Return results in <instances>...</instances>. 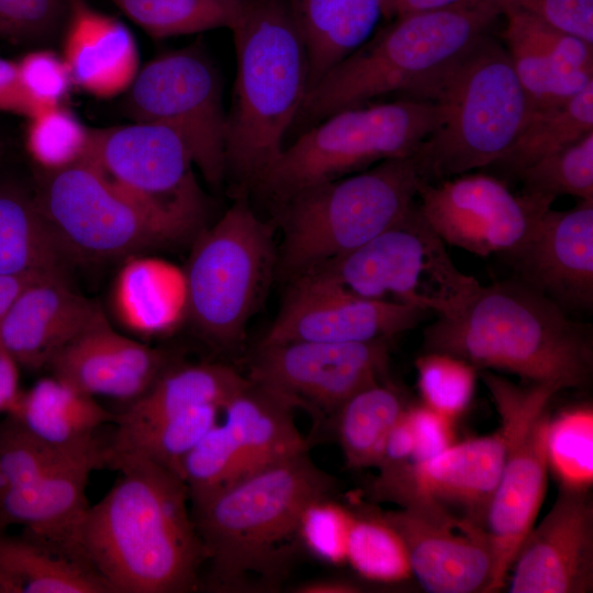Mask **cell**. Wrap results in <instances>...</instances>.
Returning a JSON list of instances; mask_svg holds the SVG:
<instances>
[{
	"mask_svg": "<svg viewBox=\"0 0 593 593\" xmlns=\"http://www.w3.org/2000/svg\"><path fill=\"white\" fill-rule=\"evenodd\" d=\"M506 436L501 478L490 502L485 529L493 569L485 593L506 584L521 542L535 525L546 493L548 404L559 390L548 384L519 387L492 371L481 372Z\"/></svg>",
	"mask_w": 593,
	"mask_h": 593,
	"instance_id": "12",
	"label": "cell"
},
{
	"mask_svg": "<svg viewBox=\"0 0 593 593\" xmlns=\"http://www.w3.org/2000/svg\"><path fill=\"white\" fill-rule=\"evenodd\" d=\"M385 1L287 0L307 54V93L376 33Z\"/></svg>",
	"mask_w": 593,
	"mask_h": 593,
	"instance_id": "29",
	"label": "cell"
},
{
	"mask_svg": "<svg viewBox=\"0 0 593 593\" xmlns=\"http://www.w3.org/2000/svg\"><path fill=\"white\" fill-rule=\"evenodd\" d=\"M59 0H0V35L11 40L40 36L53 27Z\"/></svg>",
	"mask_w": 593,
	"mask_h": 593,
	"instance_id": "47",
	"label": "cell"
},
{
	"mask_svg": "<svg viewBox=\"0 0 593 593\" xmlns=\"http://www.w3.org/2000/svg\"><path fill=\"white\" fill-rule=\"evenodd\" d=\"M511 569V593L592 591L593 504L589 490L560 486L550 511L521 542Z\"/></svg>",
	"mask_w": 593,
	"mask_h": 593,
	"instance_id": "21",
	"label": "cell"
},
{
	"mask_svg": "<svg viewBox=\"0 0 593 593\" xmlns=\"http://www.w3.org/2000/svg\"><path fill=\"white\" fill-rule=\"evenodd\" d=\"M0 111L29 116L21 92L16 61L0 58Z\"/></svg>",
	"mask_w": 593,
	"mask_h": 593,
	"instance_id": "51",
	"label": "cell"
},
{
	"mask_svg": "<svg viewBox=\"0 0 593 593\" xmlns=\"http://www.w3.org/2000/svg\"><path fill=\"white\" fill-rule=\"evenodd\" d=\"M248 381L231 366L201 362L170 366L139 398L115 415L119 429L154 424L200 405L225 403Z\"/></svg>",
	"mask_w": 593,
	"mask_h": 593,
	"instance_id": "30",
	"label": "cell"
},
{
	"mask_svg": "<svg viewBox=\"0 0 593 593\" xmlns=\"http://www.w3.org/2000/svg\"><path fill=\"white\" fill-rule=\"evenodd\" d=\"M426 314L403 303L362 299L301 275L291 280L283 304L260 344L390 338L413 328Z\"/></svg>",
	"mask_w": 593,
	"mask_h": 593,
	"instance_id": "20",
	"label": "cell"
},
{
	"mask_svg": "<svg viewBox=\"0 0 593 593\" xmlns=\"http://www.w3.org/2000/svg\"><path fill=\"white\" fill-rule=\"evenodd\" d=\"M546 451L548 468L561 488L589 490L593 483L592 407H573L550 417Z\"/></svg>",
	"mask_w": 593,
	"mask_h": 593,
	"instance_id": "39",
	"label": "cell"
},
{
	"mask_svg": "<svg viewBox=\"0 0 593 593\" xmlns=\"http://www.w3.org/2000/svg\"><path fill=\"white\" fill-rule=\"evenodd\" d=\"M27 119L25 147L43 172L61 170L86 160L91 130L64 105L41 111Z\"/></svg>",
	"mask_w": 593,
	"mask_h": 593,
	"instance_id": "41",
	"label": "cell"
},
{
	"mask_svg": "<svg viewBox=\"0 0 593 593\" xmlns=\"http://www.w3.org/2000/svg\"><path fill=\"white\" fill-rule=\"evenodd\" d=\"M388 340L260 344L247 378L290 398L315 417L333 416L353 394L383 380Z\"/></svg>",
	"mask_w": 593,
	"mask_h": 593,
	"instance_id": "17",
	"label": "cell"
},
{
	"mask_svg": "<svg viewBox=\"0 0 593 593\" xmlns=\"http://www.w3.org/2000/svg\"><path fill=\"white\" fill-rule=\"evenodd\" d=\"M276 259L272 227L246 194L236 197L213 226L195 236L184 268L188 317L208 342L223 349L240 344Z\"/></svg>",
	"mask_w": 593,
	"mask_h": 593,
	"instance_id": "10",
	"label": "cell"
},
{
	"mask_svg": "<svg viewBox=\"0 0 593 593\" xmlns=\"http://www.w3.org/2000/svg\"><path fill=\"white\" fill-rule=\"evenodd\" d=\"M413 451L414 438L405 410L389 432L376 467L380 473L396 470L412 461Z\"/></svg>",
	"mask_w": 593,
	"mask_h": 593,
	"instance_id": "49",
	"label": "cell"
},
{
	"mask_svg": "<svg viewBox=\"0 0 593 593\" xmlns=\"http://www.w3.org/2000/svg\"><path fill=\"white\" fill-rule=\"evenodd\" d=\"M440 119L437 103L415 98L338 111L286 145L249 191L277 206L309 187L413 157Z\"/></svg>",
	"mask_w": 593,
	"mask_h": 593,
	"instance_id": "8",
	"label": "cell"
},
{
	"mask_svg": "<svg viewBox=\"0 0 593 593\" xmlns=\"http://www.w3.org/2000/svg\"><path fill=\"white\" fill-rule=\"evenodd\" d=\"M295 407L290 398L248 378L223 406L224 421L184 458L182 478L190 501L309 450L294 422Z\"/></svg>",
	"mask_w": 593,
	"mask_h": 593,
	"instance_id": "15",
	"label": "cell"
},
{
	"mask_svg": "<svg viewBox=\"0 0 593 593\" xmlns=\"http://www.w3.org/2000/svg\"><path fill=\"white\" fill-rule=\"evenodd\" d=\"M593 131V83L567 102L534 111L514 143L493 166L518 175L536 161Z\"/></svg>",
	"mask_w": 593,
	"mask_h": 593,
	"instance_id": "36",
	"label": "cell"
},
{
	"mask_svg": "<svg viewBox=\"0 0 593 593\" xmlns=\"http://www.w3.org/2000/svg\"><path fill=\"white\" fill-rule=\"evenodd\" d=\"M406 416L414 438L412 463L426 461L452 445V419L429 406H407Z\"/></svg>",
	"mask_w": 593,
	"mask_h": 593,
	"instance_id": "48",
	"label": "cell"
},
{
	"mask_svg": "<svg viewBox=\"0 0 593 593\" xmlns=\"http://www.w3.org/2000/svg\"><path fill=\"white\" fill-rule=\"evenodd\" d=\"M346 562L377 582H398L412 574L404 542L379 514L353 513Z\"/></svg>",
	"mask_w": 593,
	"mask_h": 593,
	"instance_id": "38",
	"label": "cell"
},
{
	"mask_svg": "<svg viewBox=\"0 0 593 593\" xmlns=\"http://www.w3.org/2000/svg\"><path fill=\"white\" fill-rule=\"evenodd\" d=\"M155 38L233 30L242 8L225 0H111Z\"/></svg>",
	"mask_w": 593,
	"mask_h": 593,
	"instance_id": "37",
	"label": "cell"
},
{
	"mask_svg": "<svg viewBox=\"0 0 593 593\" xmlns=\"http://www.w3.org/2000/svg\"><path fill=\"white\" fill-rule=\"evenodd\" d=\"M102 313L58 272L19 296L0 323V345L20 367L38 370Z\"/></svg>",
	"mask_w": 593,
	"mask_h": 593,
	"instance_id": "26",
	"label": "cell"
},
{
	"mask_svg": "<svg viewBox=\"0 0 593 593\" xmlns=\"http://www.w3.org/2000/svg\"><path fill=\"white\" fill-rule=\"evenodd\" d=\"M500 15L494 0H463L392 19L306 94L292 127L305 131L338 111L392 92L419 99L439 75L491 34Z\"/></svg>",
	"mask_w": 593,
	"mask_h": 593,
	"instance_id": "5",
	"label": "cell"
},
{
	"mask_svg": "<svg viewBox=\"0 0 593 593\" xmlns=\"http://www.w3.org/2000/svg\"><path fill=\"white\" fill-rule=\"evenodd\" d=\"M225 1H227L230 3H233V4H235V5L239 7V8H243L244 5H246L251 0H225Z\"/></svg>",
	"mask_w": 593,
	"mask_h": 593,
	"instance_id": "55",
	"label": "cell"
},
{
	"mask_svg": "<svg viewBox=\"0 0 593 593\" xmlns=\"http://www.w3.org/2000/svg\"><path fill=\"white\" fill-rule=\"evenodd\" d=\"M417 206L445 242L478 256L506 255L533 234L552 202L521 192L486 174L421 180Z\"/></svg>",
	"mask_w": 593,
	"mask_h": 593,
	"instance_id": "16",
	"label": "cell"
},
{
	"mask_svg": "<svg viewBox=\"0 0 593 593\" xmlns=\"http://www.w3.org/2000/svg\"><path fill=\"white\" fill-rule=\"evenodd\" d=\"M0 593H110L85 564L29 535L0 530Z\"/></svg>",
	"mask_w": 593,
	"mask_h": 593,
	"instance_id": "32",
	"label": "cell"
},
{
	"mask_svg": "<svg viewBox=\"0 0 593 593\" xmlns=\"http://www.w3.org/2000/svg\"><path fill=\"white\" fill-rule=\"evenodd\" d=\"M105 446L96 435L34 481L2 494L0 530L22 526L25 535L69 556L70 539L89 507L90 474L105 466Z\"/></svg>",
	"mask_w": 593,
	"mask_h": 593,
	"instance_id": "24",
	"label": "cell"
},
{
	"mask_svg": "<svg viewBox=\"0 0 593 593\" xmlns=\"http://www.w3.org/2000/svg\"><path fill=\"white\" fill-rule=\"evenodd\" d=\"M222 409L208 404L191 407L154 424L119 429L107 443L105 466L124 459L156 463L182 480V465L188 454L219 422Z\"/></svg>",
	"mask_w": 593,
	"mask_h": 593,
	"instance_id": "33",
	"label": "cell"
},
{
	"mask_svg": "<svg viewBox=\"0 0 593 593\" xmlns=\"http://www.w3.org/2000/svg\"><path fill=\"white\" fill-rule=\"evenodd\" d=\"M505 456L506 436L500 426L490 435L452 444L426 461L381 473L376 490L402 506L433 504L485 527Z\"/></svg>",
	"mask_w": 593,
	"mask_h": 593,
	"instance_id": "18",
	"label": "cell"
},
{
	"mask_svg": "<svg viewBox=\"0 0 593 593\" xmlns=\"http://www.w3.org/2000/svg\"><path fill=\"white\" fill-rule=\"evenodd\" d=\"M42 174L34 198L64 260H124L171 246L154 220L89 161Z\"/></svg>",
	"mask_w": 593,
	"mask_h": 593,
	"instance_id": "13",
	"label": "cell"
},
{
	"mask_svg": "<svg viewBox=\"0 0 593 593\" xmlns=\"http://www.w3.org/2000/svg\"><path fill=\"white\" fill-rule=\"evenodd\" d=\"M463 0H387L385 18L392 20L409 13L455 5Z\"/></svg>",
	"mask_w": 593,
	"mask_h": 593,
	"instance_id": "53",
	"label": "cell"
},
{
	"mask_svg": "<svg viewBox=\"0 0 593 593\" xmlns=\"http://www.w3.org/2000/svg\"><path fill=\"white\" fill-rule=\"evenodd\" d=\"M19 365L0 345V413L10 414L22 391L19 387Z\"/></svg>",
	"mask_w": 593,
	"mask_h": 593,
	"instance_id": "52",
	"label": "cell"
},
{
	"mask_svg": "<svg viewBox=\"0 0 593 593\" xmlns=\"http://www.w3.org/2000/svg\"><path fill=\"white\" fill-rule=\"evenodd\" d=\"M115 318L141 336L174 332L189 314L184 268L145 254L124 259L111 288Z\"/></svg>",
	"mask_w": 593,
	"mask_h": 593,
	"instance_id": "28",
	"label": "cell"
},
{
	"mask_svg": "<svg viewBox=\"0 0 593 593\" xmlns=\"http://www.w3.org/2000/svg\"><path fill=\"white\" fill-rule=\"evenodd\" d=\"M423 346L559 391L592 378L590 326L517 278L480 286L456 314L437 316L424 328Z\"/></svg>",
	"mask_w": 593,
	"mask_h": 593,
	"instance_id": "3",
	"label": "cell"
},
{
	"mask_svg": "<svg viewBox=\"0 0 593 593\" xmlns=\"http://www.w3.org/2000/svg\"><path fill=\"white\" fill-rule=\"evenodd\" d=\"M16 69L27 118L63 105L72 81L61 56L47 49L33 51L16 61Z\"/></svg>",
	"mask_w": 593,
	"mask_h": 593,
	"instance_id": "45",
	"label": "cell"
},
{
	"mask_svg": "<svg viewBox=\"0 0 593 593\" xmlns=\"http://www.w3.org/2000/svg\"><path fill=\"white\" fill-rule=\"evenodd\" d=\"M353 512L331 497L311 503L301 517L302 546L315 558L331 564L346 562Z\"/></svg>",
	"mask_w": 593,
	"mask_h": 593,
	"instance_id": "44",
	"label": "cell"
},
{
	"mask_svg": "<svg viewBox=\"0 0 593 593\" xmlns=\"http://www.w3.org/2000/svg\"><path fill=\"white\" fill-rule=\"evenodd\" d=\"M501 9L526 12L550 26L593 44V0H494Z\"/></svg>",
	"mask_w": 593,
	"mask_h": 593,
	"instance_id": "46",
	"label": "cell"
},
{
	"mask_svg": "<svg viewBox=\"0 0 593 593\" xmlns=\"http://www.w3.org/2000/svg\"><path fill=\"white\" fill-rule=\"evenodd\" d=\"M82 441L49 444L7 415L0 425V496L34 481Z\"/></svg>",
	"mask_w": 593,
	"mask_h": 593,
	"instance_id": "42",
	"label": "cell"
},
{
	"mask_svg": "<svg viewBox=\"0 0 593 593\" xmlns=\"http://www.w3.org/2000/svg\"><path fill=\"white\" fill-rule=\"evenodd\" d=\"M236 77L225 125V180L246 194L284 148L307 93L305 45L287 0H251L232 30Z\"/></svg>",
	"mask_w": 593,
	"mask_h": 593,
	"instance_id": "4",
	"label": "cell"
},
{
	"mask_svg": "<svg viewBox=\"0 0 593 593\" xmlns=\"http://www.w3.org/2000/svg\"><path fill=\"white\" fill-rule=\"evenodd\" d=\"M110 490L89 505L68 553L110 593H184L198 588L204 550L184 481L143 459H124Z\"/></svg>",
	"mask_w": 593,
	"mask_h": 593,
	"instance_id": "1",
	"label": "cell"
},
{
	"mask_svg": "<svg viewBox=\"0 0 593 593\" xmlns=\"http://www.w3.org/2000/svg\"><path fill=\"white\" fill-rule=\"evenodd\" d=\"M415 366L425 405L451 419L465 412L475 389L477 369L473 366L435 351L418 357Z\"/></svg>",
	"mask_w": 593,
	"mask_h": 593,
	"instance_id": "43",
	"label": "cell"
},
{
	"mask_svg": "<svg viewBox=\"0 0 593 593\" xmlns=\"http://www.w3.org/2000/svg\"><path fill=\"white\" fill-rule=\"evenodd\" d=\"M406 407L401 393L384 380L347 399L333 415L347 466L376 467L389 432Z\"/></svg>",
	"mask_w": 593,
	"mask_h": 593,
	"instance_id": "35",
	"label": "cell"
},
{
	"mask_svg": "<svg viewBox=\"0 0 593 593\" xmlns=\"http://www.w3.org/2000/svg\"><path fill=\"white\" fill-rule=\"evenodd\" d=\"M123 110L133 122L174 130L205 181L214 188L225 181L222 80L202 47L192 45L148 61L125 91Z\"/></svg>",
	"mask_w": 593,
	"mask_h": 593,
	"instance_id": "14",
	"label": "cell"
},
{
	"mask_svg": "<svg viewBox=\"0 0 593 593\" xmlns=\"http://www.w3.org/2000/svg\"><path fill=\"white\" fill-rule=\"evenodd\" d=\"M302 275L362 299L403 303L437 316L456 314L481 286L456 267L417 202L367 243Z\"/></svg>",
	"mask_w": 593,
	"mask_h": 593,
	"instance_id": "9",
	"label": "cell"
},
{
	"mask_svg": "<svg viewBox=\"0 0 593 593\" xmlns=\"http://www.w3.org/2000/svg\"><path fill=\"white\" fill-rule=\"evenodd\" d=\"M63 59L72 85L98 97L125 92L139 70V55L128 27L85 0H68Z\"/></svg>",
	"mask_w": 593,
	"mask_h": 593,
	"instance_id": "27",
	"label": "cell"
},
{
	"mask_svg": "<svg viewBox=\"0 0 593 593\" xmlns=\"http://www.w3.org/2000/svg\"><path fill=\"white\" fill-rule=\"evenodd\" d=\"M174 365L170 355L116 332L100 314L51 360L52 376L93 398L131 403Z\"/></svg>",
	"mask_w": 593,
	"mask_h": 593,
	"instance_id": "23",
	"label": "cell"
},
{
	"mask_svg": "<svg viewBox=\"0 0 593 593\" xmlns=\"http://www.w3.org/2000/svg\"><path fill=\"white\" fill-rule=\"evenodd\" d=\"M58 272L63 270L0 273V323L30 286Z\"/></svg>",
	"mask_w": 593,
	"mask_h": 593,
	"instance_id": "50",
	"label": "cell"
},
{
	"mask_svg": "<svg viewBox=\"0 0 593 593\" xmlns=\"http://www.w3.org/2000/svg\"><path fill=\"white\" fill-rule=\"evenodd\" d=\"M438 104L436 130L412 157L424 181L495 164L533 113L503 43L480 40L422 93Z\"/></svg>",
	"mask_w": 593,
	"mask_h": 593,
	"instance_id": "6",
	"label": "cell"
},
{
	"mask_svg": "<svg viewBox=\"0 0 593 593\" xmlns=\"http://www.w3.org/2000/svg\"><path fill=\"white\" fill-rule=\"evenodd\" d=\"M502 43L533 112L562 104L593 83V44L513 8Z\"/></svg>",
	"mask_w": 593,
	"mask_h": 593,
	"instance_id": "25",
	"label": "cell"
},
{
	"mask_svg": "<svg viewBox=\"0 0 593 593\" xmlns=\"http://www.w3.org/2000/svg\"><path fill=\"white\" fill-rule=\"evenodd\" d=\"M335 489L306 450L190 501L209 585L225 592L278 588L302 546L303 512Z\"/></svg>",
	"mask_w": 593,
	"mask_h": 593,
	"instance_id": "2",
	"label": "cell"
},
{
	"mask_svg": "<svg viewBox=\"0 0 593 593\" xmlns=\"http://www.w3.org/2000/svg\"><path fill=\"white\" fill-rule=\"evenodd\" d=\"M119 191L145 211L171 245L205 227L206 199L183 139L147 122L91 130L86 158Z\"/></svg>",
	"mask_w": 593,
	"mask_h": 593,
	"instance_id": "11",
	"label": "cell"
},
{
	"mask_svg": "<svg viewBox=\"0 0 593 593\" xmlns=\"http://www.w3.org/2000/svg\"><path fill=\"white\" fill-rule=\"evenodd\" d=\"M517 179L523 193L552 203L559 195L593 201V131L530 165Z\"/></svg>",
	"mask_w": 593,
	"mask_h": 593,
	"instance_id": "40",
	"label": "cell"
},
{
	"mask_svg": "<svg viewBox=\"0 0 593 593\" xmlns=\"http://www.w3.org/2000/svg\"><path fill=\"white\" fill-rule=\"evenodd\" d=\"M516 278L564 311L593 306V201L547 210L530 237L504 255Z\"/></svg>",
	"mask_w": 593,
	"mask_h": 593,
	"instance_id": "22",
	"label": "cell"
},
{
	"mask_svg": "<svg viewBox=\"0 0 593 593\" xmlns=\"http://www.w3.org/2000/svg\"><path fill=\"white\" fill-rule=\"evenodd\" d=\"M382 515L404 542L411 572L427 592L485 593L493 569L485 527L426 503Z\"/></svg>",
	"mask_w": 593,
	"mask_h": 593,
	"instance_id": "19",
	"label": "cell"
},
{
	"mask_svg": "<svg viewBox=\"0 0 593 593\" xmlns=\"http://www.w3.org/2000/svg\"><path fill=\"white\" fill-rule=\"evenodd\" d=\"M64 261L34 193L0 181V273L63 270Z\"/></svg>",
	"mask_w": 593,
	"mask_h": 593,
	"instance_id": "34",
	"label": "cell"
},
{
	"mask_svg": "<svg viewBox=\"0 0 593 593\" xmlns=\"http://www.w3.org/2000/svg\"><path fill=\"white\" fill-rule=\"evenodd\" d=\"M421 180L412 157L398 158L292 194L276 206L278 270L292 280L367 243L406 215Z\"/></svg>",
	"mask_w": 593,
	"mask_h": 593,
	"instance_id": "7",
	"label": "cell"
},
{
	"mask_svg": "<svg viewBox=\"0 0 593 593\" xmlns=\"http://www.w3.org/2000/svg\"><path fill=\"white\" fill-rule=\"evenodd\" d=\"M41 439L57 446L76 444L97 435L115 415L96 398L52 376L38 380L8 414Z\"/></svg>",
	"mask_w": 593,
	"mask_h": 593,
	"instance_id": "31",
	"label": "cell"
},
{
	"mask_svg": "<svg viewBox=\"0 0 593 593\" xmlns=\"http://www.w3.org/2000/svg\"><path fill=\"white\" fill-rule=\"evenodd\" d=\"M298 593H353L359 592L354 583L339 579H323L303 583L295 589Z\"/></svg>",
	"mask_w": 593,
	"mask_h": 593,
	"instance_id": "54",
	"label": "cell"
}]
</instances>
